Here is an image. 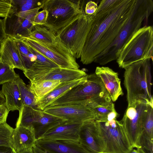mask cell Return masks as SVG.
I'll list each match as a JSON object with an SVG mask.
<instances>
[{
    "instance_id": "obj_43",
    "label": "cell",
    "mask_w": 153,
    "mask_h": 153,
    "mask_svg": "<svg viewBox=\"0 0 153 153\" xmlns=\"http://www.w3.org/2000/svg\"><path fill=\"white\" fill-rule=\"evenodd\" d=\"M18 153H33V148Z\"/></svg>"
},
{
    "instance_id": "obj_29",
    "label": "cell",
    "mask_w": 153,
    "mask_h": 153,
    "mask_svg": "<svg viewBox=\"0 0 153 153\" xmlns=\"http://www.w3.org/2000/svg\"><path fill=\"white\" fill-rule=\"evenodd\" d=\"M27 46L31 52L36 57V61L32 66L39 68H51L59 67L57 65L42 54L31 47Z\"/></svg>"
},
{
    "instance_id": "obj_10",
    "label": "cell",
    "mask_w": 153,
    "mask_h": 153,
    "mask_svg": "<svg viewBox=\"0 0 153 153\" xmlns=\"http://www.w3.org/2000/svg\"><path fill=\"white\" fill-rule=\"evenodd\" d=\"M57 38L58 42L55 44H45L29 38L21 40L27 45L42 54L59 67L79 69V66L76 62V59Z\"/></svg>"
},
{
    "instance_id": "obj_4",
    "label": "cell",
    "mask_w": 153,
    "mask_h": 153,
    "mask_svg": "<svg viewBox=\"0 0 153 153\" xmlns=\"http://www.w3.org/2000/svg\"><path fill=\"white\" fill-rule=\"evenodd\" d=\"M153 55V27L144 26L135 32L122 47L116 60L119 66L124 69L140 61H152Z\"/></svg>"
},
{
    "instance_id": "obj_27",
    "label": "cell",
    "mask_w": 153,
    "mask_h": 153,
    "mask_svg": "<svg viewBox=\"0 0 153 153\" xmlns=\"http://www.w3.org/2000/svg\"><path fill=\"white\" fill-rule=\"evenodd\" d=\"M18 75L13 68L3 62L0 58V85L15 80Z\"/></svg>"
},
{
    "instance_id": "obj_8",
    "label": "cell",
    "mask_w": 153,
    "mask_h": 153,
    "mask_svg": "<svg viewBox=\"0 0 153 153\" xmlns=\"http://www.w3.org/2000/svg\"><path fill=\"white\" fill-rule=\"evenodd\" d=\"M16 126L32 128L36 140L41 139L50 129L65 121V120L38 109L23 105L19 111Z\"/></svg>"
},
{
    "instance_id": "obj_31",
    "label": "cell",
    "mask_w": 153,
    "mask_h": 153,
    "mask_svg": "<svg viewBox=\"0 0 153 153\" xmlns=\"http://www.w3.org/2000/svg\"><path fill=\"white\" fill-rule=\"evenodd\" d=\"M96 114L95 120H107V115L115 110L114 104L112 102L107 106L95 105L90 107Z\"/></svg>"
},
{
    "instance_id": "obj_38",
    "label": "cell",
    "mask_w": 153,
    "mask_h": 153,
    "mask_svg": "<svg viewBox=\"0 0 153 153\" xmlns=\"http://www.w3.org/2000/svg\"><path fill=\"white\" fill-rule=\"evenodd\" d=\"M6 36L4 30L3 20L0 19V43Z\"/></svg>"
},
{
    "instance_id": "obj_17",
    "label": "cell",
    "mask_w": 153,
    "mask_h": 153,
    "mask_svg": "<svg viewBox=\"0 0 153 153\" xmlns=\"http://www.w3.org/2000/svg\"><path fill=\"white\" fill-rule=\"evenodd\" d=\"M82 123L65 120L50 129L42 138L79 141V132Z\"/></svg>"
},
{
    "instance_id": "obj_36",
    "label": "cell",
    "mask_w": 153,
    "mask_h": 153,
    "mask_svg": "<svg viewBox=\"0 0 153 153\" xmlns=\"http://www.w3.org/2000/svg\"><path fill=\"white\" fill-rule=\"evenodd\" d=\"M9 112L5 104L0 105V124L6 122Z\"/></svg>"
},
{
    "instance_id": "obj_26",
    "label": "cell",
    "mask_w": 153,
    "mask_h": 153,
    "mask_svg": "<svg viewBox=\"0 0 153 153\" xmlns=\"http://www.w3.org/2000/svg\"><path fill=\"white\" fill-rule=\"evenodd\" d=\"M16 13L24 12L37 8H42L44 0H12Z\"/></svg>"
},
{
    "instance_id": "obj_23",
    "label": "cell",
    "mask_w": 153,
    "mask_h": 153,
    "mask_svg": "<svg viewBox=\"0 0 153 153\" xmlns=\"http://www.w3.org/2000/svg\"><path fill=\"white\" fill-rule=\"evenodd\" d=\"M28 38L48 44H55L58 41L56 34L44 25H34Z\"/></svg>"
},
{
    "instance_id": "obj_33",
    "label": "cell",
    "mask_w": 153,
    "mask_h": 153,
    "mask_svg": "<svg viewBox=\"0 0 153 153\" xmlns=\"http://www.w3.org/2000/svg\"><path fill=\"white\" fill-rule=\"evenodd\" d=\"M140 144L145 153H153V141L142 133L140 139Z\"/></svg>"
},
{
    "instance_id": "obj_37",
    "label": "cell",
    "mask_w": 153,
    "mask_h": 153,
    "mask_svg": "<svg viewBox=\"0 0 153 153\" xmlns=\"http://www.w3.org/2000/svg\"><path fill=\"white\" fill-rule=\"evenodd\" d=\"M0 153H17L13 148L10 146H0Z\"/></svg>"
},
{
    "instance_id": "obj_25",
    "label": "cell",
    "mask_w": 153,
    "mask_h": 153,
    "mask_svg": "<svg viewBox=\"0 0 153 153\" xmlns=\"http://www.w3.org/2000/svg\"><path fill=\"white\" fill-rule=\"evenodd\" d=\"M16 40L25 70L29 69L32 67L35 62L36 57L31 52L28 46L22 40L19 39H16Z\"/></svg>"
},
{
    "instance_id": "obj_40",
    "label": "cell",
    "mask_w": 153,
    "mask_h": 153,
    "mask_svg": "<svg viewBox=\"0 0 153 153\" xmlns=\"http://www.w3.org/2000/svg\"><path fill=\"white\" fill-rule=\"evenodd\" d=\"M33 153H51L38 147L35 145L33 148Z\"/></svg>"
},
{
    "instance_id": "obj_44",
    "label": "cell",
    "mask_w": 153,
    "mask_h": 153,
    "mask_svg": "<svg viewBox=\"0 0 153 153\" xmlns=\"http://www.w3.org/2000/svg\"><path fill=\"white\" fill-rule=\"evenodd\" d=\"M0 95L2 96H4L2 93L1 90H0Z\"/></svg>"
},
{
    "instance_id": "obj_20",
    "label": "cell",
    "mask_w": 153,
    "mask_h": 153,
    "mask_svg": "<svg viewBox=\"0 0 153 153\" xmlns=\"http://www.w3.org/2000/svg\"><path fill=\"white\" fill-rule=\"evenodd\" d=\"M2 85L1 90L6 100L5 105L9 111H19L22 106L18 84V78Z\"/></svg>"
},
{
    "instance_id": "obj_11",
    "label": "cell",
    "mask_w": 153,
    "mask_h": 153,
    "mask_svg": "<svg viewBox=\"0 0 153 153\" xmlns=\"http://www.w3.org/2000/svg\"><path fill=\"white\" fill-rule=\"evenodd\" d=\"M30 82L44 80L59 81L63 83L74 80L86 76L84 71L79 69L62 68H41L32 67L23 71Z\"/></svg>"
},
{
    "instance_id": "obj_15",
    "label": "cell",
    "mask_w": 153,
    "mask_h": 153,
    "mask_svg": "<svg viewBox=\"0 0 153 153\" xmlns=\"http://www.w3.org/2000/svg\"><path fill=\"white\" fill-rule=\"evenodd\" d=\"M35 145L51 153H88L79 141L41 138L36 140Z\"/></svg>"
},
{
    "instance_id": "obj_41",
    "label": "cell",
    "mask_w": 153,
    "mask_h": 153,
    "mask_svg": "<svg viewBox=\"0 0 153 153\" xmlns=\"http://www.w3.org/2000/svg\"><path fill=\"white\" fill-rule=\"evenodd\" d=\"M129 153H145L141 147L137 148L136 149L133 148Z\"/></svg>"
},
{
    "instance_id": "obj_28",
    "label": "cell",
    "mask_w": 153,
    "mask_h": 153,
    "mask_svg": "<svg viewBox=\"0 0 153 153\" xmlns=\"http://www.w3.org/2000/svg\"><path fill=\"white\" fill-rule=\"evenodd\" d=\"M13 130L6 122L0 124V146L13 147L11 137Z\"/></svg>"
},
{
    "instance_id": "obj_2",
    "label": "cell",
    "mask_w": 153,
    "mask_h": 153,
    "mask_svg": "<svg viewBox=\"0 0 153 153\" xmlns=\"http://www.w3.org/2000/svg\"><path fill=\"white\" fill-rule=\"evenodd\" d=\"M153 11L152 0H139L133 14L112 42L95 59L94 62L105 65L117 59L120 50L133 35L147 22Z\"/></svg>"
},
{
    "instance_id": "obj_22",
    "label": "cell",
    "mask_w": 153,
    "mask_h": 153,
    "mask_svg": "<svg viewBox=\"0 0 153 153\" xmlns=\"http://www.w3.org/2000/svg\"><path fill=\"white\" fill-rule=\"evenodd\" d=\"M61 83L59 81L44 80L30 82V87L37 102Z\"/></svg>"
},
{
    "instance_id": "obj_12",
    "label": "cell",
    "mask_w": 153,
    "mask_h": 153,
    "mask_svg": "<svg viewBox=\"0 0 153 153\" xmlns=\"http://www.w3.org/2000/svg\"><path fill=\"white\" fill-rule=\"evenodd\" d=\"M41 8L16 13L3 19L6 36L16 39L28 38L33 30L34 17Z\"/></svg>"
},
{
    "instance_id": "obj_16",
    "label": "cell",
    "mask_w": 153,
    "mask_h": 153,
    "mask_svg": "<svg viewBox=\"0 0 153 153\" xmlns=\"http://www.w3.org/2000/svg\"><path fill=\"white\" fill-rule=\"evenodd\" d=\"M0 58L14 69L25 70L15 39L6 36L0 43Z\"/></svg>"
},
{
    "instance_id": "obj_14",
    "label": "cell",
    "mask_w": 153,
    "mask_h": 153,
    "mask_svg": "<svg viewBox=\"0 0 153 153\" xmlns=\"http://www.w3.org/2000/svg\"><path fill=\"white\" fill-rule=\"evenodd\" d=\"M79 142L88 153H103V143L95 120L82 123L79 132Z\"/></svg>"
},
{
    "instance_id": "obj_6",
    "label": "cell",
    "mask_w": 153,
    "mask_h": 153,
    "mask_svg": "<svg viewBox=\"0 0 153 153\" xmlns=\"http://www.w3.org/2000/svg\"><path fill=\"white\" fill-rule=\"evenodd\" d=\"M95 121L103 143V153H129L133 148L121 120Z\"/></svg>"
},
{
    "instance_id": "obj_5",
    "label": "cell",
    "mask_w": 153,
    "mask_h": 153,
    "mask_svg": "<svg viewBox=\"0 0 153 153\" xmlns=\"http://www.w3.org/2000/svg\"><path fill=\"white\" fill-rule=\"evenodd\" d=\"M80 1L44 0L42 10L48 12L44 26L56 34L84 11Z\"/></svg>"
},
{
    "instance_id": "obj_18",
    "label": "cell",
    "mask_w": 153,
    "mask_h": 153,
    "mask_svg": "<svg viewBox=\"0 0 153 153\" xmlns=\"http://www.w3.org/2000/svg\"><path fill=\"white\" fill-rule=\"evenodd\" d=\"M95 73L101 79L113 102L123 94L117 73L108 67H97Z\"/></svg>"
},
{
    "instance_id": "obj_9",
    "label": "cell",
    "mask_w": 153,
    "mask_h": 153,
    "mask_svg": "<svg viewBox=\"0 0 153 153\" xmlns=\"http://www.w3.org/2000/svg\"><path fill=\"white\" fill-rule=\"evenodd\" d=\"M149 105L137 101L128 105L121 120L133 148L141 147L140 139Z\"/></svg>"
},
{
    "instance_id": "obj_19",
    "label": "cell",
    "mask_w": 153,
    "mask_h": 153,
    "mask_svg": "<svg viewBox=\"0 0 153 153\" xmlns=\"http://www.w3.org/2000/svg\"><path fill=\"white\" fill-rule=\"evenodd\" d=\"M11 140L13 148L18 153L32 149L36 139L32 128L18 126L14 129Z\"/></svg>"
},
{
    "instance_id": "obj_32",
    "label": "cell",
    "mask_w": 153,
    "mask_h": 153,
    "mask_svg": "<svg viewBox=\"0 0 153 153\" xmlns=\"http://www.w3.org/2000/svg\"><path fill=\"white\" fill-rule=\"evenodd\" d=\"M16 13L12 0H0V17L6 18Z\"/></svg>"
},
{
    "instance_id": "obj_34",
    "label": "cell",
    "mask_w": 153,
    "mask_h": 153,
    "mask_svg": "<svg viewBox=\"0 0 153 153\" xmlns=\"http://www.w3.org/2000/svg\"><path fill=\"white\" fill-rule=\"evenodd\" d=\"M48 13V12L45 10L39 11L34 17L33 22L34 26L44 25L46 22Z\"/></svg>"
},
{
    "instance_id": "obj_30",
    "label": "cell",
    "mask_w": 153,
    "mask_h": 153,
    "mask_svg": "<svg viewBox=\"0 0 153 153\" xmlns=\"http://www.w3.org/2000/svg\"><path fill=\"white\" fill-rule=\"evenodd\" d=\"M142 133L153 139V106L149 105L146 113Z\"/></svg>"
},
{
    "instance_id": "obj_13",
    "label": "cell",
    "mask_w": 153,
    "mask_h": 153,
    "mask_svg": "<svg viewBox=\"0 0 153 153\" xmlns=\"http://www.w3.org/2000/svg\"><path fill=\"white\" fill-rule=\"evenodd\" d=\"M45 112L73 123H81L94 120L96 114L91 108L83 105H65L48 106L43 110Z\"/></svg>"
},
{
    "instance_id": "obj_39",
    "label": "cell",
    "mask_w": 153,
    "mask_h": 153,
    "mask_svg": "<svg viewBox=\"0 0 153 153\" xmlns=\"http://www.w3.org/2000/svg\"><path fill=\"white\" fill-rule=\"evenodd\" d=\"M119 114L115 110L109 113L107 116V120L110 121L113 119H117L119 117Z\"/></svg>"
},
{
    "instance_id": "obj_24",
    "label": "cell",
    "mask_w": 153,
    "mask_h": 153,
    "mask_svg": "<svg viewBox=\"0 0 153 153\" xmlns=\"http://www.w3.org/2000/svg\"><path fill=\"white\" fill-rule=\"evenodd\" d=\"M18 84L22 106L37 109L36 102L30 91V85H27L19 76L18 78Z\"/></svg>"
},
{
    "instance_id": "obj_21",
    "label": "cell",
    "mask_w": 153,
    "mask_h": 153,
    "mask_svg": "<svg viewBox=\"0 0 153 153\" xmlns=\"http://www.w3.org/2000/svg\"><path fill=\"white\" fill-rule=\"evenodd\" d=\"M87 75L74 80L61 83L53 90L37 102V108L43 110L64 93L74 86L85 81Z\"/></svg>"
},
{
    "instance_id": "obj_7",
    "label": "cell",
    "mask_w": 153,
    "mask_h": 153,
    "mask_svg": "<svg viewBox=\"0 0 153 153\" xmlns=\"http://www.w3.org/2000/svg\"><path fill=\"white\" fill-rule=\"evenodd\" d=\"M90 15L83 11L56 35L74 58H80L89 30Z\"/></svg>"
},
{
    "instance_id": "obj_1",
    "label": "cell",
    "mask_w": 153,
    "mask_h": 153,
    "mask_svg": "<svg viewBox=\"0 0 153 153\" xmlns=\"http://www.w3.org/2000/svg\"><path fill=\"white\" fill-rule=\"evenodd\" d=\"M139 0H103L90 15L89 30L80 61L94 62L97 56L114 41L134 11Z\"/></svg>"
},
{
    "instance_id": "obj_35",
    "label": "cell",
    "mask_w": 153,
    "mask_h": 153,
    "mask_svg": "<svg viewBox=\"0 0 153 153\" xmlns=\"http://www.w3.org/2000/svg\"><path fill=\"white\" fill-rule=\"evenodd\" d=\"M97 4L95 2L90 1L87 3L85 7V13L87 15H92L96 11L98 8Z\"/></svg>"
},
{
    "instance_id": "obj_42",
    "label": "cell",
    "mask_w": 153,
    "mask_h": 153,
    "mask_svg": "<svg viewBox=\"0 0 153 153\" xmlns=\"http://www.w3.org/2000/svg\"><path fill=\"white\" fill-rule=\"evenodd\" d=\"M6 100L4 96L0 95V105L5 104Z\"/></svg>"
},
{
    "instance_id": "obj_3",
    "label": "cell",
    "mask_w": 153,
    "mask_h": 153,
    "mask_svg": "<svg viewBox=\"0 0 153 153\" xmlns=\"http://www.w3.org/2000/svg\"><path fill=\"white\" fill-rule=\"evenodd\" d=\"M124 69V83L128 105L138 101L153 106L150 59L135 62Z\"/></svg>"
}]
</instances>
